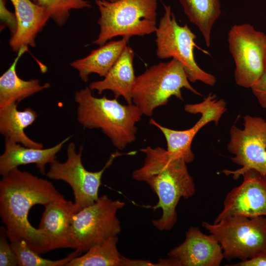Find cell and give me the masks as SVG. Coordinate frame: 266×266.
Masks as SVG:
<instances>
[{
  "label": "cell",
  "instance_id": "1",
  "mask_svg": "<svg viewBox=\"0 0 266 266\" xmlns=\"http://www.w3.org/2000/svg\"><path fill=\"white\" fill-rule=\"evenodd\" d=\"M0 181V216L10 242L24 241L39 254L48 252L45 239L28 220L32 207L65 200L48 180L16 167Z\"/></svg>",
  "mask_w": 266,
  "mask_h": 266
},
{
  "label": "cell",
  "instance_id": "25",
  "mask_svg": "<svg viewBox=\"0 0 266 266\" xmlns=\"http://www.w3.org/2000/svg\"><path fill=\"white\" fill-rule=\"evenodd\" d=\"M47 9L50 18L59 26L65 25L72 10L90 8L91 2L87 0H31Z\"/></svg>",
  "mask_w": 266,
  "mask_h": 266
},
{
  "label": "cell",
  "instance_id": "10",
  "mask_svg": "<svg viewBox=\"0 0 266 266\" xmlns=\"http://www.w3.org/2000/svg\"><path fill=\"white\" fill-rule=\"evenodd\" d=\"M82 146L78 153L73 142L67 147V160L61 163L56 160L51 163L46 176L52 179L66 182L71 188L74 198V203L77 212L94 203L99 199V190L105 170L111 166L114 159L124 154L118 151L112 153L103 168L98 171H90L82 162Z\"/></svg>",
  "mask_w": 266,
  "mask_h": 266
},
{
  "label": "cell",
  "instance_id": "23",
  "mask_svg": "<svg viewBox=\"0 0 266 266\" xmlns=\"http://www.w3.org/2000/svg\"><path fill=\"white\" fill-rule=\"evenodd\" d=\"M208 120L201 116L191 128L182 131L174 130L164 127L153 118L149 124L157 127L164 134L166 141L167 151L175 158L183 159L188 164L194 161V154L191 149L193 140L198 132L207 123Z\"/></svg>",
  "mask_w": 266,
  "mask_h": 266
},
{
  "label": "cell",
  "instance_id": "5",
  "mask_svg": "<svg viewBox=\"0 0 266 266\" xmlns=\"http://www.w3.org/2000/svg\"><path fill=\"white\" fill-rule=\"evenodd\" d=\"M183 88L201 96L190 83L182 64L172 59L168 62L152 66L136 77L132 101L143 115L151 116L155 108L166 105L172 97L183 100Z\"/></svg>",
  "mask_w": 266,
  "mask_h": 266
},
{
  "label": "cell",
  "instance_id": "18",
  "mask_svg": "<svg viewBox=\"0 0 266 266\" xmlns=\"http://www.w3.org/2000/svg\"><path fill=\"white\" fill-rule=\"evenodd\" d=\"M130 38L122 37L118 40L106 42L92 50L85 57L72 62L70 65L78 71L79 77L84 82H87L92 73L104 77L127 45Z\"/></svg>",
  "mask_w": 266,
  "mask_h": 266
},
{
  "label": "cell",
  "instance_id": "20",
  "mask_svg": "<svg viewBox=\"0 0 266 266\" xmlns=\"http://www.w3.org/2000/svg\"><path fill=\"white\" fill-rule=\"evenodd\" d=\"M17 103L0 108V133L5 140L25 146L42 148V143L31 139L24 130L32 125L37 117L36 112L30 107L22 111L17 109Z\"/></svg>",
  "mask_w": 266,
  "mask_h": 266
},
{
  "label": "cell",
  "instance_id": "9",
  "mask_svg": "<svg viewBox=\"0 0 266 266\" xmlns=\"http://www.w3.org/2000/svg\"><path fill=\"white\" fill-rule=\"evenodd\" d=\"M228 42L236 84L251 88L266 69V34L248 23L234 25L228 33Z\"/></svg>",
  "mask_w": 266,
  "mask_h": 266
},
{
  "label": "cell",
  "instance_id": "19",
  "mask_svg": "<svg viewBox=\"0 0 266 266\" xmlns=\"http://www.w3.org/2000/svg\"><path fill=\"white\" fill-rule=\"evenodd\" d=\"M28 46L21 49L10 66L0 77V108L18 103L33 95L50 87L49 83L40 84L38 79L25 80L19 77L16 66L22 56L29 51Z\"/></svg>",
  "mask_w": 266,
  "mask_h": 266
},
{
  "label": "cell",
  "instance_id": "3",
  "mask_svg": "<svg viewBox=\"0 0 266 266\" xmlns=\"http://www.w3.org/2000/svg\"><path fill=\"white\" fill-rule=\"evenodd\" d=\"M89 87L76 91L77 119L84 128L100 129L119 150L136 139L135 124L143 113L134 104H122L117 98L95 97Z\"/></svg>",
  "mask_w": 266,
  "mask_h": 266
},
{
  "label": "cell",
  "instance_id": "12",
  "mask_svg": "<svg viewBox=\"0 0 266 266\" xmlns=\"http://www.w3.org/2000/svg\"><path fill=\"white\" fill-rule=\"evenodd\" d=\"M242 183L227 195L214 223L234 215L266 216V175L254 169L242 174Z\"/></svg>",
  "mask_w": 266,
  "mask_h": 266
},
{
  "label": "cell",
  "instance_id": "28",
  "mask_svg": "<svg viewBox=\"0 0 266 266\" xmlns=\"http://www.w3.org/2000/svg\"><path fill=\"white\" fill-rule=\"evenodd\" d=\"M0 13L1 22L8 28L11 35L14 34L17 29L16 18L15 13L6 7L5 0H0Z\"/></svg>",
  "mask_w": 266,
  "mask_h": 266
},
{
  "label": "cell",
  "instance_id": "27",
  "mask_svg": "<svg viewBox=\"0 0 266 266\" xmlns=\"http://www.w3.org/2000/svg\"><path fill=\"white\" fill-rule=\"evenodd\" d=\"M8 240L5 228L2 226L0 229V266H18L16 255Z\"/></svg>",
  "mask_w": 266,
  "mask_h": 266
},
{
  "label": "cell",
  "instance_id": "21",
  "mask_svg": "<svg viewBox=\"0 0 266 266\" xmlns=\"http://www.w3.org/2000/svg\"><path fill=\"white\" fill-rule=\"evenodd\" d=\"M179 0L188 20L198 28L209 47L212 28L221 14L220 0Z\"/></svg>",
  "mask_w": 266,
  "mask_h": 266
},
{
  "label": "cell",
  "instance_id": "29",
  "mask_svg": "<svg viewBox=\"0 0 266 266\" xmlns=\"http://www.w3.org/2000/svg\"><path fill=\"white\" fill-rule=\"evenodd\" d=\"M251 89L261 106L266 108V69Z\"/></svg>",
  "mask_w": 266,
  "mask_h": 266
},
{
  "label": "cell",
  "instance_id": "14",
  "mask_svg": "<svg viewBox=\"0 0 266 266\" xmlns=\"http://www.w3.org/2000/svg\"><path fill=\"white\" fill-rule=\"evenodd\" d=\"M37 228L43 236L48 251L59 248H71V228L76 206L66 199L49 202L44 205Z\"/></svg>",
  "mask_w": 266,
  "mask_h": 266
},
{
  "label": "cell",
  "instance_id": "26",
  "mask_svg": "<svg viewBox=\"0 0 266 266\" xmlns=\"http://www.w3.org/2000/svg\"><path fill=\"white\" fill-rule=\"evenodd\" d=\"M184 110L187 112L193 114H208L214 118V122L215 125H217L221 117L226 110V104L223 100H217L215 94L210 93L201 102L186 104Z\"/></svg>",
  "mask_w": 266,
  "mask_h": 266
},
{
  "label": "cell",
  "instance_id": "22",
  "mask_svg": "<svg viewBox=\"0 0 266 266\" xmlns=\"http://www.w3.org/2000/svg\"><path fill=\"white\" fill-rule=\"evenodd\" d=\"M117 236L109 237L101 244L77 256L66 266H133V260L121 255L117 248Z\"/></svg>",
  "mask_w": 266,
  "mask_h": 266
},
{
  "label": "cell",
  "instance_id": "7",
  "mask_svg": "<svg viewBox=\"0 0 266 266\" xmlns=\"http://www.w3.org/2000/svg\"><path fill=\"white\" fill-rule=\"evenodd\" d=\"M234 215L217 223L203 222L202 226L220 244L224 258L242 261L250 259L266 249V218Z\"/></svg>",
  "mask_w": 266,
  "mask_h": 266
},
{
  "label": "cell",
  "instance_id": "30",
  "mask_svg": "<svg viewBox=\"0 0 266 266\" xmlns=\"http://www.w3.org/2000/svg\"><path fill=\"white\" fill-rule=\"evenodd\" d=\"M232 266H266V249L255 257L231 265Z\"/></svg>",
  "mask_w": 266,
  "mask_h": 266
},
{
  "label": "cell",
  "instance_id": "2",
  "mask_svg": "<svg viewBox=\"0 0 266 266\" xmlns=\"http://www.w3.org/2000/svg\"><path fill=\"white\" fill-rule=\"evenodd\" d=\"M145 159L143 165L133 171L135 180L145 182L158 197L154 209L161 208L162 215L152 221L160 231L171 230L176 223V206L181 198L188 199L194 195L196 188L187 163L180 158H175L161 147L141 148Z\"/></svg>",
  "mask_w": 266,
  "mask_h": 266
},
{
  "label": "cell",
  "instance_id": "8",
  "mask_svg": "<svg viewBox=\"0 0 266 266\" xmlns=\"http://www.w3.org/2000/svg\"><path fill=\"white\" fill-rule=\"evenodd\" d=\"M125 205L123 201L103 195L75 213L71 222V249L86 252L109 237L117 236L121 227L117 213Z\"/></svg>",
  "mask_w": 266,
  "mask_h": 266
},
{
  "label": "cell",
  "instance_id": "6",
  "mask_svg": "<svg viewBox=\"0 0 266 266\" xmlns=\"http://www.w3.org/2000/svg\"><path fill=\"white\" fill-rule=\"evenodd\" d=\"M163 5L164 14L155 32L157 57L160 59L172 58L179 61L190 82L200 81L214 86L216 77L199 66L195 59L194 50L197 48L205 54L209 53L197 45V36L187 24L183 26L178 24L170 6Z\"/></svg>",
  "mask_w": 266,
  "mask_h": 266
},
{
  "label": "cell",
  "instance_id": "31",
  "mask_svg": "<svg viewBox=\"0 0 266 266\" xmlns=\"http://www.w3.org/2000/svg\"><path fill=\"white\" fill-rule=\"evenodd\" d=\"M108 1H117L118 0H107Z\"/></svg>",
  "mask_w": 266,
  "mask_h": 266
},
{
  "label": "cell",
  "instance_id": "13",
  "mask_svg": "<svg viewBox=\"0 0 266 266\" xmlns=\"http://www.w3.org/2000/svg\"><path fill=\"white\" fill-rule=\"evenodd\" d=\"M167 255L169 258L160 259L157 266H218L224 258L221 246L215 237L193 227L186 232L184 241Z\"/></svg>",
  "mask_w": 266,
  "mask_h": 266
},
{
  "label": "cell",
  "instance_id": "4",
  "mask_svg": "<svg viewBox=\"0 0 266 266\" xmlns=\"http://www.w3.org/2000/svg\"><path fill=\"white\" fill-rule=\"evenodd\" d=\"M100 32L92 43L102 46L113 37L143 36L156 32L157 0H95Z\"/></svg>",
  "mask_w": 266,
  "mask_h": 266
},
{
  "label": "cell",
  "instance_id": "11",
  "mask_svg": "<svg viewBox=\"0 0 266 266\" xmlns=\"http://www.w3.org/2000/svg\"><path fill=\"white\" fill-rule=\"evenodd\" d=\"M243 120V129L231 127L228 145V151L234 156L232 161L241 167L222 171L226 175H233L235 180L249 169L266 175V119L247 115Z\"/></svg>",
  "mask_w": 266,
  "mask_h": 266
},
{
  "label": "cell",
  "instance_id": "16",
  "mask_svg": "<svg viewBox=\"0 0 266 266\" xmlns=\"http://www.w3.org/2000/svg\"><path fill=\"white\" fill-rule=\"evenodd\" d=\"M70 138V136L67 137L46 149L28 147L5 140L4 150L0 156V174L3 176L20 166L30 164H35L39 172L45 174L46 165L56 160L57 154Z\"/></svg>",
  "mask_w": 266,
  "mask_h": 266
},
{
  "label": "cell",
  "instance_id": "24",
  "mask_svg": "<svg viewBox=\"0 0 266 266\" xmlns=\"http://www.w3.org/2000/svg\"><path fill=\"white\" fill-rule=\"evenodd\" d=\"M10 243L16 255L18 266H66L73 258L79 256L81 253L74 250L66 258L52 260L42 258L24 241H13Z\"/></svg>",
  "mask_w": 266,
  "mask_h": 266
},
{
  "label": "cell",
  "instance_id": "15",
  "mask_svg": "<svg viewBox=\"0 0 266 266\" xmlns=\"http://www.w3.org/2000/svg\"><path fill=\"white\" fill-rule=\"evenodd\" d=\"M15 10L17 29L11 35L9 46L18 52L25 46L34 47L35 38L46 25L50 14L49 11L31 0H10Z\"/></svg>",
  "mask_w": 266,
  "mask_h": 266
},
{
  "label": "cell",
  "instance_id": "17",
  "mask_svg": "<svg viewBox=\"0 0 266 266\" xmlns=\"http://www.w3.org/2000/svg\"><path fill=\"white\" fill-rule=\"evenodd\" d=\"M134 57L133 49L126 45L104 78L91 82L90 89L96 90L99 95L104 91H111L115 98L121 96L128 104L133 103L132 93L136 78L133 66Z\"/></svg>",
  "mask_w": 266,
  "mask_h": 266
}]
</instances>
